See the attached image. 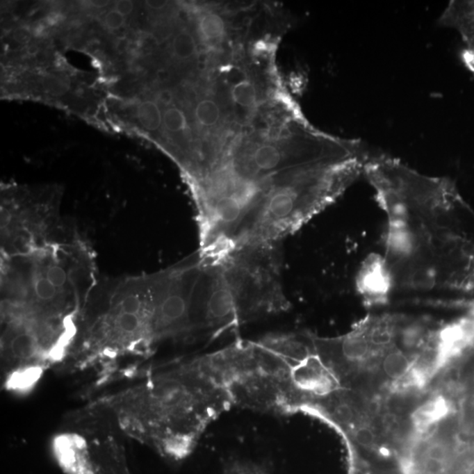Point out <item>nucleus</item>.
I'll return each mask as SVG.
<instances>
[{
    "instance_id": "obj_2",
    "label": "nucleus",
    "mask_w": 474,
    "mask_h": 474,
    "mask_svg": "<svg viewBox=\"0 0 474 474\" xmlns=\"http://www.w3.org/2000/svg\"><path fill=\"white\" fill-rule=\"evenodd\" d=\"M1 256L2 322L74 336L78 317L96 287L88 247L74 236H65Z\"/></svg>"
},
{
    "instance_id": "obj_15",
    "label": "nucleus",
    "mask_w": 474,
    "mask_h": 474,
    "mask_svg": "<svg viewBox=\"0 0 474 474\" xmlns=\"http://www.w3.org/2000/svg\"><path fill=\"white\" fill-rule=\"evenodd\" d=\"M332 416L341 425H350L353 420L354 413L348 403L341 402L333 407Z\"/></svg>"
},
{
    "instance_id": "obj_16",
    "label": "nucleus",
    "mask_w": 474,
    "mask_h": 474,
    "mask_svg": "<svg viewBox=\"0 0 474 474\" xmlns=\"http://www.w3.org/2000/svg\"><path fill=\"white\" fill-rule=\"evenodd\" d=\"M125 18L124 16L120 13L117 10H111L109 13H106L105 17L106 26H108L109 29L117 30L121 28L123 25H124Z\"/></svg>"
},
{
    "instance_id": "obj_17",
    "label": "nucleus",
    "mask_w": 474,
    "mask_h": 474,
    "mask_svg": "<svg viewBox=\"0 0 474 474\" xmlns=\"http://www.w3.org/2000/svg\"><path fill=\"white\" fill-rule=\"evenodd\" d=\"M356 441L362 446H370L375 443V434L367 428H360L355 433Z\"/></svg>"
},
{
    "instance_id": "obj_9",
    "label": "nucleus",
    "mask_w": 474,
    "mask_h": 474,
    "mask_svg": "<svg viewBox=\"0 0 474 474\" xmlns=\"http://www.w3.org/2000/svg\"><path fill=\"white\" fill-rule=\"evenodd\" d=\"M140 124L148 131H156L163 122L161 110L156 102L146 100L138 106L136 109Z\"/></svg>"
},
{
    "instance_id": "obj_8",
    "label": "nucleus",
    "mask_w": 474,
    "mask_h": 474,
    "mask_svg": "<svg viewBox=\"0 0 474 474\" xmlns=\"http://www.w3.org/2000/svg\"><path fill=\"white\" fill-rule=\"evenodd\" d=\"M199 29L206 41L215 44L222 42L226 35L224 19L215 13H205L200 17Z\"/></svg>"
},
{
    "instance_id": "obj_10",
    "label": "nucleus",
    "mask_w": 474,
    "mask_h": 474,
    "mask_svg": "<svg viewBox=\"0 0 474 474\" xmlns=\"http://www.w3.org/2000/svg\"><path fill=\"white\" fill-rule=\"evenodd\" d=\"M195 119L204 128H213L221 120V108L215 100L204 99L200 100L195 108Z\"/></svg>"
},
{
    "instance_id": "obj_14",
    "label": "nucleus",
    "mask_w": 474,
    "mask_h": 474,
    "mask_svg": "<svg viewBox=\"0 0 474 474\" xmlns=\"http://www.w3.org/2000/svg\"><path fill=\"white\" fill-rule=\"evenodd\" d=\"M163 122L165 129L172 133L185 131L188 128V121L185 113L177 108L165 110L163 115Z\"/></svg>"
},
{
    "instance_id": "obj_1",
    "label": "nucleus",
    "mask_w": 474,
    "mask_h": 474,
    "mask_svg": "<svg viewBox=\"0 0 474 474\" xmlns=\"http://www.w3.org/2000/svg\"><path fill=\"white\" fill-rule=\"evenodd\" d=\"M363 175L386 215L380 261L390 291L474 295V210L456 183L372 153Z\"/></svg>"
},
{
    "instance_id": "obj_18",
    "label": "nucleus",
    "mask_w": 474,
    "mask_h": 474,
    "mask_svg": "<svg viewBox=\"0 0 474 474\" xmlns=\"http://www.w3.org/2000/svg\"><path fill=\"white\" fill-rule=\"evenodd\" d=\"M428 458L445 462L447 458V449L446 446L440 445V443H436V445L430 446L428 450Z\"/></svg>"
},
{
    "instance_id": "obj_4",
    "label": "nucleus",
    "mask_w": 474,
    "mask_h": 474,
    "mask_svg": "<svg viewBox=\"0 0 474 474\" xmlns=\"http://www.w3.org/2000/svg\"><path fill=\"white\" fill-rule=\"evenodd\" d=\"M142 399L150 439L175 459L188 455L209 426L234 407L198 358L154 377Z\"/></svg>"
},
{
    "instance_id": "obj_23",
    "label": "nucleus",
    "mask_w": 474,
    "mask_h": 474,
    "mask_svg": "<svg viewBox=\"0 0 474 474\" xmlns=\"http://www.w3.org/2000/svg\"><path fill=\"white\" fill-rule=\"evenodd\" d=\"M110 1H104V0H96V1H92V5L97 8H103L105 6H108Z\"/></svg>"
},
{
    "instance_id": "obj_22",
    "label": "nucleus",
    "mask_w": 474,
    "mask_h": 474,
    "mask_svg": "<svg viewBox=\"0 0 474 474\" xmlns=\"http://www.w3.org/2000/svg\"><path fill=\"white\" fill-rule=\"evenodd\" d=\"M146 5L147 6H149V8L159 11V10L165 8L167 5H168V3L166 1H154V0H152V1H146Z\"/></svg>"
},
{
    "instance_id": "obj_6",
    "label": "nucleus",
    "mask_w": 474,
    "mask_h": 474,
    "mask_svg": "<svg viewBox=\"0 0 474 474\" xmlns=\"http://www.w3.org/2000/svg\"><path fill=\"white\" fill-rule=\"evenodd\" d=\"M60 215L49 205L1 206V255H18L67 236Z\"/></svg>"
},
{
    "instance_id": "obj_19",
    "label": "nucleus",
    "mask_w": 474,
    "mask_h": 474,
    "mask_svg": "<svg viewBox=\"0 0 474 474\" xmlns=\"http://www.w3.org/2000/svg\"><path fill=\"white\" fill-rule=\"evenodd\" d=\"M443 469H445V465H443V461L430 458L426 459L425 463L426 473L429 474H441Z\"/></svg>"
},
{
    "instance_id": "obj_3",
    "label": "nucleus",
    "mask_w": 474,
    "mask_h": 474,
    "mask_svg": "<svg viewBox=\"0 0 474 474\" xmlns=\"http://www.w3.org/2000/svg\"><path fill=\"white\" fill-rule=\"evenodd\" d=\"M288 308L279 243L248 246L215 265H203L193 322L195 330L217 336Z\"/></svg>"
},
{
    "instance_id": "obj_21",
    "label": "nucleus",
    "mask_w": 474,
    "mask_h": 474,
    "mask_svg": "<svg viewBox=\"0 0 474 474\" xmlns=\"http://www.w3.org/2000/svg\"><path fill=\"white\" fill-rule=\"evenodd\" d=\"M158 99L160 103L165 105H170L173 100V95L169 90H163L158 93Z\"/></svg>"
},
{
    "instance_id": "obj_5",
    "label": "nucleus",
    "mask_w": 474,
    "mask_h": 474,
    "mask_svg": "<svg viewBox=\"0 0 474 474\" xmlns=\"http://www.w3.org/2000/svg\"><path fill=\"white\" fill-rule=\"evenodd\" d=\"M171 269L152 275L131 277L108 290L86 317L85 345L104 354L117 355L147 352L165 341L163 307Z\"/></svg>"
},
{
    "instance_id": "obj_11",
    "label": "nucleus",
    "mask_w": 474,
    "mask_h": 474,
    "mask_svg": "<svg viewBox=\"0 0 474 474\" xmlns=\"http://www.w3.org/2000/svg\"><path fill=\"white\" fill-rule=\"evenodd\" d=\"M231 97L236 104L243 108L250 109L258 103V91L250 80H241L233 86Z\"/></svg>"
},
{
    "instance_id": "obj_20",
    "label": "nucleus",
    "mask_w": 474,
    "mask_h": 474,
    "mask_svg": "<svg viewBox=\"0 0 474 474\" xmlns=\"http://www.w3.org/2000/svg\"><path fill=\"white\" fill-rule=\"evenodd\" d=\"M133 4L132 1H119L117 2L115 10L123 16L129 15L132 13Z\"/></svg>"
},
{
    "instance_id": "obj_13",
    "label": "nucleus",
    "mask_w": 474,
    "mask_h": 474,
    "mask_svg": "<svg viewBox=\"0 0 474 474\" xmlns=\"http://www.w3.org/2000/svg\"><path fill=\"white\" fill-rule=\"evenodd\" d=\"M409 366L408 358L400 352L389 353L383 361L384 372L392 379L402 378L408 373Z\"/></svg>"
},
{
    "instance_id": "obj_7",
    "label": "nucleus",
    "mask_w": 474,
    "mask_h": 474,
    "mask_svg": "<svg viewBox=\"0 0 474 474\" xmlns=\"http://www.w3.org/2000/svg\"><path fill=\"white\" fill-rule=\"evenodd\" d=\"M439 22L459 33L464 43L463 62L474 75V0L450 1Z\"/></svg>"
},
{
    "instance_id": "obj_12",
    "label": "nucleus",
    "mask_w": 474,
    "mask_h": 474,
    "mask_svg": "<svg viewBox=\"0 0 474 474\" xmlns=\"http://www.w3.org/2000/svg\"><path fill=\"white\" fill-rule=\"evenodd\" d=\"M197 44L191 33L183 30L177 33L172 41L173 56L179 61L191 60L197 53Z\"/></svg>"
}]
</instances>
